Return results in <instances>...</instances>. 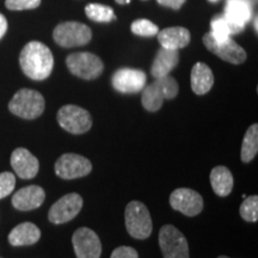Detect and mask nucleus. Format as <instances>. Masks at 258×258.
<instances>
[{
    "label": "nucleus",
    "instance_id": "1",
    "mask_svg": "<svg viewBox=\"0 0 258 258\" xmlns=\"http://www.w3.org/2000/svg\"><path fill=\"white\" fill-rule=\"evenodd\" d=\"M19 64L25 76L32 80H44L54 67V56L46 44L31 41L25 44L19 55Z\"/></svg>",
    "mask_w": 258,
    "mask_h": 258
},
{
    "label": "nucleus",
    "instance_id": "2",
    "mask_svg": "<svg viewBox=\"0 0 258 258\" xmlns=\"http://www.w3.org/2000/svg\"><path fill=\"white\" fill-rule=\"evenodd\" d=\"M178 91L179 86L175 78L170 76L161 77L143 89L141 103L147 111H158L165 99H173Z\"/></svg>",
    "mask_w": 258,
    "mask_h": 258
},
{
    "label": "nucleus",
    "instance_id": "3",
    "mask_svg": "<svg viewBox=\"0 0 258 258\" xmlns=\"http://www.w3.org/2000/svg\"><path fill=\"white\" fill-rule=\"evenodd\" d=\"M46 102L38 91L21 89L15 93L9 103V110L24 120H35L43 114Z\"/></svg>",
    "mask_w": 258,
    "mask_h": 258
},
{
    "label": "nucleus",
    "instance_id": "4",
    "mask_svg": "<svg viewBox=\"0 0 258 258\" xmlns=\"http://www.w3.org/2000/svg\"><path fill=\"white\" fill-rule=\"evenodd\" d=\"M125 228L135 239H147L152 234L153 225L146 206L140 201L129 202L124 213Z\"/></svg>",
    "mask_w": 258,
    "mask_h": 258
},
{
    "label": "nucleus",
    "instance_id": "5",
    "mask_svg": "<svg viewBox=\"0 0 258 258\" xmlns=\"http://www.w3.org/2000/svg\"><path fill=\"white\" fill-rule=\"evenodd\" d=\"M53 38L63 48L80 47L88 44L92 38V31L88 25L79 22H63L54 29Z\"/></svg>",
    "mask_w": 258,
    "mask_h": 258
},
{
    "label": "nucleus",
    "instance_id": "6",
    "mask_svg": "<svg viewBox=\"0 0 258 258\" xmlns=\"http://www.w3.org/2000/svg\"><path fill=\"white\" fill-rule=\"evenodd\" d=\"M60 127L74 135H82L92 127V118L88 110L78 105H63L56 115Z\"/></svg>",
    "mask_w": 258,
    "mask_h": 258
},
{
    "label": "nucleus",
    "instance_id": "7",
    "mask_svg": "<svg viewBox=\"0 0 258 258\" xmlns=\"http://www.w3.org/2000/svg\"><path fill=\"white\" fill-rule=\"evenodd\" d=\"M66 64L71 73L85 80L97 79L104 70L101 57L88 51L70 54L66 59Z\"/></svg>",
    "mask_w": 258,
    "mask_h": 258
},
{
    "label": "nucleus",
    "instance_id": "8",
    "mask_svg": "<svg viewBox=\"0 0 258 258\" xmlns=\"http://www.w3.org/2000/svg\"><path fill=\"white\" fill-rule=\"evenodd\" d=\"M159 246L164 258H189L188 240L173 225L160 228Z\"/></svg>",
    "mask_w": 258,
    "mask_h": 258
},
{
    "label": "nucleus",
    "instance_id": "9",
    "mask_svg": "<svg viewBox=\"0 0 258 258\" xmlns=\"http://www.w3.org/2000/svg\"><path fill=\"white\" fill-rule=\"evenodd\" d=\"M203 44L209 51L220 57L221 60L233 64H240L246 60V51L235 42L233 38L228 37L225 41H217L212 36L211 32H207L202 38Z\"/></svg>",
    "mask_w": 258,
    "mask_h": 258
},
{
    "label": "nucleus",
    "instance_id": "10",
    "mask_svg": "<svg viewBox=\"0 0 258 258\" xmlns=\"http://www.w3.org/2000/svg\"><path fill=\"white\" fill-rule=\"evenodd\" d=\"M55 173L62 179H76L88 176L92 171V164L88 158L76 153L62 154L56 160Z\"/></svg>",
    "mask_w": 258,
    "mask_h": 258
},
{
    "label": "nucleus",
    "instance_id": "11",
    "mask_svg": "<svg viewBox=\"0 0 258 258\" xmlns=\"http://www.w3.org/2000/svg\"><path fill=\"white\" fill-rule=\"evenodd\" d=\"M83 199L79 194H67L51 206L48 213V219L55 225L66 224L79 214L83 208Z\"/></svg>",
    "mask_w": 258,
    "mask_h": 258
},
{
    "label": "nucleus",
    "instance_id": "12",
    "mask_svg": "<svg viewBox=\"0 0 258 258\" xmlns=\"http://www.w3.org/2000/svg\"><path fill=\"white\" fill-rule=\"evenodd\" d=\"M72 244L77 258H99L102 254V243L95 231L80 227L73 233Z\"/></svg>",
    "mask_w": 258,
    "mask_h": 258
},
{
    "label": "nucleus",
    "instance_id": "13",
    "mask_svg": "<svg viewBox=\"0 0 258 258\" xmlns=\"http://www.w3.org/2000/svg\"><path fill=\"white\" fill-rule=\"evenodd\" d=\"M170 205L175 211L186 217H196L203 209V199L195 190L179 188L171 194Z\"/></svg>",
    "mask_w": 258,
    "mask_h": 258
},
{
    "label": "nucleus",
    "instance_id": "14",
    "mask_svg": "<svg viewBox=\"0 0 258 258\" xmlns=\"http://www.w3.org/2000/svg\"><path fill=\"white\" fill-rule=\"evenodd\" d=\"M147 76L144 71L135 69H120L112 74L111 84L121 93H138L146 86Z\"/></svg>",
    "mask_w": 258,
    "mask_h": 258
},
{
    "label": "nucleus",
    "instance_id": "15",
    "mask_svg": "<svg viewBox=\"0 0 258 258\" xmlns=\"http://www.w3.org/2000/svg\"><path fill=\"white\" fill-rule=\"evenodd\" d=\"M224 16L230 22L234 35L244 30L245 25L252 18L251 0H227Z\"/></svg>",
    "mask_w": 258,
    "mask_h": 258
},
{
    "label": "nucleus",
    "instance_id": "16",
    "mask_svg": "<svg viewBox=\"0 0 258 258\" xmlns=\"http://www.w3.org/2000/svg\"><path fill=\"white\" fill-rule=\"evenodd\" d=\"M11 166L16 175L23 179H31L36 177L40 170L38 159L27 148L19 147L11 154Z\"/></svg>",
    "mask_w": 258,
    "mask_h": 258
},
{
    "label": "nucleus",
    "instance_id": "17",
    "mask_svg": "<svg viewBox=\"0 0 258 258\" xmlns=\"http://www.w3.org/2000/svg\"><path fill=\"white\" fill-rule=\"evenodd\" d=\"M46 199V192L38 185H29L22 188L12 196V206L22 212L34 211L41 207Z\"/></svg>",
    "mask_w": 258,
    "mask_h": 258
},
{
    "label": "nucleus",
    "instance_id": "18",
    "mask_svg": "<svg viewBox=\"0 0 258 258\" xmlns=\"http://www.w3.org/2000/svg\"><path fill=\"white\" fill-rule=\"evenodd\" d=\"M160 46L167 49L178 50L190 43V32L183 27H171L159 30L157 34Z\"/></svg>",
    "mask_w": 258,
    "mask_h": 258
},
{
    "label": "nucleus",
    "instance_id": "19",
    "mask_svg": "<svg viewBox=\"0 0 258 258\" xmlns=\"http://www.w3.org/2000/svg\"><path fill=\"white\" fill-rule=\"evenodd\" d=\"M179 62L178 50L167 49L161 47L158 50L156 59H154L152 67H151V74L154 78H161V77L169 76L171 71L175 70Z\"/></svg>",
    "mask_w": 258,
    "mask_h": 258
},
{
    "label": "nucleus",
    "instance_id": "20",
    "mask_svg": "<svg viewBox=\"0 0 258 258\" xmlns=\"http://www.w3.org/2000/svg\"><path fill=\"white\" fill-rule=\"evenodd\" d=\"M41 238V231L32 222H22L10 232L9 243L12 246H28L36 244Z\"/></svg>",
    "mask_w": 258,
    "mask_h": 258
},
{
    "label": "nucleus",
    "instance_id": "21",
    "mask_svg": "<svg viewBox=\"0 0 258 258\" xmlns=\"http://www.w3.org/2000/svg\"><path fill=\"white\" fill-rule=\"evenodd\" d=\"M191 89L196 95L202 96L211 91L214 85V74L208 64L198 62L191 70Z\"/></svg>",
    "mask_w": 258,
    "mask_h": 258
},
{
    "label": "nucleus",
    "instance_id": "22",
    "mask_svg": "<svg viewBox=\"0 0 258 258\" xmlns=\"http://www.w3.org/2000/svg\"><path fill=\"white\" fill-rule=\"evenodd\" d=\"M211 184L218 196L226 198L232 192L234 185L232 172L226 166L214 167L211 172Z\"/></svg>",
    "mask_w": 258,
    "mask_h": 258
},
{
    "label": "nucleus",
    "instance_id": "23",
    "mask_svg": "<svg viewBox=\"0 0 258 258\" xmlns=\"http://www.w3.org/2000/svg\"><path fill=\"white\" fill-rule=\"evenodd\" d=\"M258 152V124H251L244 135L241 144L240 159L243 163H250Z\"/></svg>",
    "mask_w": 258,
    "mask_h": 258
},
{
    "label": "nucleus",
    "instance_id": "24",
    "mask_svg": "<svg viewBox=\"0 0 258 258\" xmlns=\"http://www.w3.org/2000/svg\"><path fill=\"white\" fill-rule=\"evenodd\" d=\"M211 28V35L214 37V40H217L219 42L227 40L228 37L234 35L232 25L230 24V22L226 19L224 14L215 16V17L212 19Z\"/></svg>",
    "mask_w": 258,
    "mask_h": 258
},
{
    "label": "nucleus",
    "instance_id": "25",
    "mask_svg": "<svg viewBox=\"0 0 258 258\" xmlns=\"http://www.w3.org/2000/svg\"><path fill=\"white\" fill-rule=\"evenodd\" d=\"M85 14L91 21L98 23H108L116 18L114 10L110 6L102 4H89L85 8Z\"/></svg>",
    "mask_w": 258,
    "mask_h": 258
},
{
    "label": "nucleus",
    "instance_id": "26",
    "mask_svg": "<svg viewBox=\"0 0 258 258\" xmlns=\"http://www.w3.org/2000/svg\"><path fill=\"white\" fill-rule=\"evenodd\" d=\"M239 213L245 221L256 222L258 220V196L252 195L245 199L240 206Z\"/></svg>",
    "mask_w": 258,
    "mask_h": 258
},
{
    "label": "nucleus",
    "instance_id": "27",
    "mask_svg": "<svg viewBox=\"0 0 258 258\" xmlns=\"http://www.w3.org/2000/svg\"><path fill=\"white\" fill-rule=\"evenodd\" d=\"M131 29L132 31H133V34L143 37L157 36L158 31H159V28H158L156 24L145 18H140L134 21L133 23H132Z\"/></svg>",
    "mask_w": 258,
    "mask_h": 258
},
{
    "label": "nucleus",
    "instance_id": "28",
    "mask_svg": "<svg viewBox=\"0 0 258 258\" xmlns=\"http://www.w3.org/2000/svg\"><path fill=\"white\" fill-rule=\"evenodd\" d=\"M16 177L11 172L0 173V200L9 196L15 190Z\"/></svg>",
    "mask_w": 258,
    "mask_h": 258
},
{
    "label": "nucleus",
    "instance_id": "29",
    "mask_svg": "<svg viewBox=\"0 0 258 258\" xmlns=\"http://www.w3.org/2000/svg\"><path fill=\"white\" fill-rule=\"evenodd\" d=\"M41 5V0H6L5 6L12 11L36 9Z\"/></svg>",
    "mask_w": 258,
    "mask_h": 258
},
{
    "label": "nucleus",
    "instance_id": "30",
    "mask_svg": "<svg viewBox=\"0 0 258 258\" xmlns=\"http://www.w3.org/2000/svg\"><path fill=\"white\" fill-rule=\"evenodd\" d=\"M110 258H139V253L131 246H120L112 251Z\"/></svg>",
    "mask_w": 258,
    "mask_h": 258
},
{
    "label": "nucleus",
    "instance_id": "31",
    "mask_svg": "<svg viewBox=\"0 0 258 258\" xmlns=\"http://www.w3.org/2000/svg\"><path fill=\"white\" fill-rule=\"evenodd\" d=\"M186 0H157V3L161 6L170 8L172 10H179Z\"/></svg>",
    "mask_w": 258,
    "mask_h": 258
},
{
    "label": "nucleus",
    "instance_id": "32",
    "mask_svg": "<svg viewBox=\"0 0 258 258\" xmlns=\"http://www.w3.org/2000/svg\"><path fill=\"white\" fill-rule=\"evenodd\" d=\"M6 31H8V21L4 15L0 14V40L5 36Z\"/></svg>",
    "mask_w": 258,
    "mask_h": 258
},
{
    "label": "nucleus",
    "instance_id": "33",
    "mask_svg": "<svg viewBox=\"0 0 258 258\" xmlns=\"http://www.w3.org/2000/svg\"><path fill=\"white\" fill-rule=\"evenodd\" d=\"M115 2L117 3V4H120V5H125V4H129L132 0H115Z\"/></svg>",
    "mask_w": 258,
    "mask_h": 258
},
{
    "label": "nucleus",
    "instance_id": "34",
    "mask_svg": "<svg viewBox=\"0 0 258 258\" xmlns=\"http://www.w3.org/2000/svg\"><path fill=\"white\" fill-rule=\"evenodd\" d=\"M254 29H256V31H257V16L254 17Z\"/></svg>",
    "mask_w": 258,
    "mask_h": 258
},
{
    "label": "nucleus",
    "instance_id": "35",
    "mask_svg": "<svg viewBox=\"0 0 258 258\" xmlns=\"http://www.w3.org/2000/svg\"><path fill=\"white\" fill-rule=\"evenodd\" d=\"M209 2H211V3H218L219 0H209Z\"/></svg>",
    "mask_w": 258,
    "mask_h": 258
},
{
    "label": "nucleus",
    "instance_id": "36",
    "mask_svg": "<svg viewBox=\"0 0 258 258\" xmlns=\"http://www.w3.org/2000/svg\"><path fill=\"white\" fill-rule=\"evenodd\" d=\"M218 258H230V257H227V256H219Z\"/></svg>",
    "mask_w": 258,
    "mask_h": 258
}]
</instances>
